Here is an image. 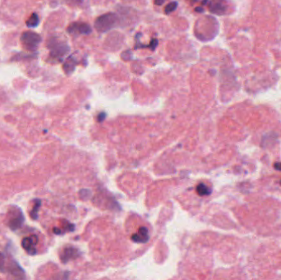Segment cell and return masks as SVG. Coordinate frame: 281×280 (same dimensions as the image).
Masks as SVG:
<instances>
[{"label": "cell", "instance_id": "20", "mask_svg": "<svg viewBox=\"0 0 281 280\" xmlns=\"http://www.w3.org/2000/svg\"><path fill=\"white\" fill-rule=\"evenodd\" d=\"M280 185H281V181H280Z\"/></svg>", "mask_w": 281, "mask_h": 280}, {"label": "cell", "instance_id": "2", "mask_svg": "<svg viewBox=\"0 0 281 280\" xmlns=\"http://www.w3.org/2000/svg\"><path fill=\"white\" fill-rule=\"evenodd\" d=\"M48 48L50 50V55L52 58L59 60L63 59V57L69 51L68 44L56 39H52L49 41Z\"/></svg>", "mask_w": 281, "mask_h": 280}, {"label": "cell", "instance_id": "11", "mask_svg": "<svg viewBox=\"0 0 281 280\" xmlns=\"http://www.w3.org/2000/svg\"><path fill=\"white\" fill-rule=\"evenodd\" d=\"M40 205H41V200H35L34 206H33V209H32V210L31 212V218L35 219V220L38 218V211L40 209Z\"/></svg>", "mask_w": 281, "mask_h": 280}, {"label": "cell", "instance_id": "18", "mask_svg": "<svg viewBox=\"0 0 281 280\" xmlns=\"http://www.w3.org/2000/svg\"><path fill=\"white\" fill-rule=\"evenodd\" d=\"M196 11H197V12H200V13H203V12H204V9H203V8H199V7H198V8H196Z\"/></svg>", "mask_w": 281, "mask_h": 280}, {"label": "cell", "instance_id": "3", "mask_svg": "<svg viewBox=\"0 0 281 280\" xmlns=\"http://www.w3.org/2000/svg\"><path fill=\"white\" fill-rule=\"evenodd\" d=\"M21 41L24 47L28 50H35L41 41L40 35L32 31H26L22 34Z\"/></svg>", "mask_w": 281, "mask_h": 280}, {"label": "cell", "instance_id": "9", "mask_svg": "<svg viewBox=\"0 0 281 280\" xmlns=\"http://www.w3.org/2000/svg\"><path fill=\"white\" fill-rule=\"evenodd\" d=\"M76 59L73 58V56L68 57L66 62L63 64V70L67 74H71L72 72L74 71L75 65H76Z\"/></svg>", "mask_w": 281, "mask_h": 280}, {"label": "cell", "instance_id": "13", "mask_svg": "<svg viewBox=\"0 0 281 280\" xmlns=\"http://www.w3.org/2000/svg\"><path fill=\"white\" fill-rule=\"evenodd\" d=\"M178 8V3L177 2H171L170 3L164 8V13L167 15H169L171 13H173V11H175Z\"/></svg>", "mask_w": 281, "mask_h": 280}, {"label": "cell", "instance_id": "19", "mask_svg": "<svg viewBox=\"0 0 281 280\" xmlns=\"http://www.w3.org/2000/svg\"><path fill=\"white\" fill-rule=\"evenodd\" d=\"M76 1H77V2H81L82 0H76Z\"/></svg>", "mask_w": 281, "mask_h": 280}, {"label": "cell", "instance_id": "17", "mask_svg": "<svg viewBox=\"0 0 281 280\" xmlns=\"http://www.w3.org/2000/svg\"><path fill=\"white\" fill-rule=\"evenodd\" d=\"M165 0H154V4L155 5H161L164 3Z\"/></svg>", "mask_w": 281, "mask_h": 280}, {"label": "cell", "instance_id": "15", "mask_svg": "<svg viewBox=\"0 0 281 280\" xmlns=\"http://www.w3.org/2000/svg\"><path fill=\"white\" fill-rule=\"evenodd\" d=\"M158 45V41L156 39H153L151 41V44H149V48H151V50H155V48Z\"/></svg>", "mask_w": 281, "mask_h": 280}, {"label": "cell", "instance_id": "1", "mask_svg": "<svg viewBox=\"0 0 281 280\" xmlns=\"http://www.w3.org/2000/svg\"><path fill=\"white\" fill-rule=\"evenodd\" d=\"M118 18L115 13H106L100 16L95 22V28L99 32H106L115 27Z\"/></svg>", "mask_w": 281, "mask_h": 280}, {"label": "cell", "instance_id": "8", "mask_svg": "<svg viewBox=\"0 0 281 280\" xmlns=\"http://www.w3.org/2000/svg\"><path fill=\"white\" fill-rule=\"evenodd\" d=\"M132 239L136 242H145L148 240V232L145 227H141L137 233L132 236Z\"/></svg>", "mask_w": 281, "mask_h": 280}, {"label": "cell", "instance_id": "12", "mask_svg": "<svg viewBox=\"0 0 281 280\" xmlns=\"http://www.w3.org/2000/svg\"><path fill=\"white\" fill-rule=\"evenodd\" d=\"M38 24H39V17L36 13H33L26 22V26L28 27H35L37 26Z\"/></svg>", "mask_w": 281, "mask_h": 280}, {"label": "cell", "instance_id": "16", "mask_svg": "<svg viewBox=\"0 0 281 280\" xmlns=\"http://www.w3.org/2000/svg\"><path fill=\"white\" fill-rule=\"evenodd\" d=\"M274 168H275L276 170L281 171V162L275 163V164H274Z\"/></svg>", "mask_w": 281, "mask_h": 280}, {"label": "cell", "instance_id": "7", "mask_svg": "<svg viewBox=\"0 0 281 280\" xmlns=\"http://www.w3.org/2000/svg\"><path fill=\"white\" fill-rule=\"evenodd\" d=\"M227 7L224 0H211L209 3V10L211 13L217 15H224L226 13Z\"/></svg>", "mask_w": 281, "mask_h": 280}, {"label": "cell", "instance_id": "5", "mask_svg": "<svg viewBox=\"0 0 281 280\" xmlns=\"http://www.w3.org/2000/svg\"><path fill=\"white\" fill-rule=\"evenodd\" d=\"M24 222V216L20 209H16V211H13V215L8 222V226L12 230H17L21 227Z\"/></svg>", "mask_w": 281, "mask_h": 280}, {"label": "cell", "instance_id": "4", "mask_svg": "<svg viewBox=\"0 0 281 280\" xmlns=\"http://www.w3.org/2000/svg\"><path fill=\"white\" fill-rule=\"evenodd\" d=\"M68 31L72 35H89L91 33V27L84 22H73L68 26Z\"/></svg>", "mask_w": 281, "mask_h": 280}, {"label": "cell", "instance_id": "10", "mask_svg": "<svg viewBox=\"0 0 281 280\" xmlns=\"http://www.w3.org/2000/svg\"><path fill=\"white\" fill-rule=\"evenodd\" d=\"M197 192L199 196H208V195H210V192H211V190H210L209 187H207L206 185H205L203 183H200L199 185H197Z\"/></svg>", "mask_w": 281, "mask_h": 280}, {"label": "cell", "instance_id": "14", "mask_svg": "<svg viewBox=\"0 0 281 280\" xmlns=\"http://www.w3.org/2000/svg\"><path fill=\"white\" fill-rule=\"evenodd\" d=\"M5 256L3 254L0 253V273L5 272Z\"/></svg>", "mask_w": 281, "mask_h": 280}, {"label": "cell", "instance_id": "6", "mask_svg": "<svg viewBox=\"0 0 281 280\" xmlns=\"http://www.w3.org/2000/svg\"><path fill=\"white\" fill-rule=\"evenodd\" d=\"M38 242V237L36 235H31L30 236L23 238L22 242V246L24 249L27 251L30 255H35L36 254V249L35 245Z\"/></svg>", "mask_w": 281, "mask_h": 280}]
</instances>
